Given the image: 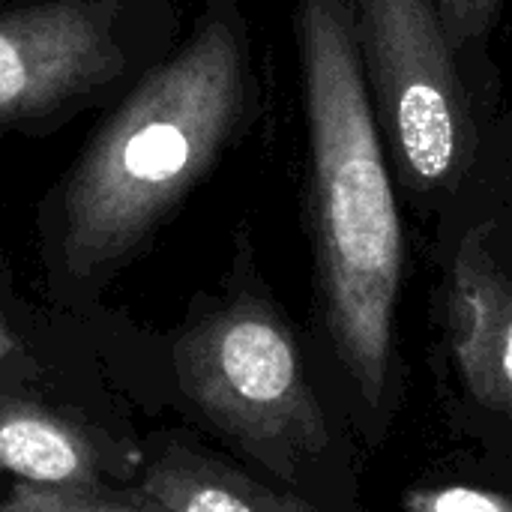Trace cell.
<instances>
[{
	"instance_id": "cell-10",
	"label": "cell",
	"mask_w": 512,
	"mask_h": 512,
	"mask_svg": "<svg viewBox=\"0 0 512 512\" xmlns=\"http://www.w3.org/2000/svg\"><path fill=\"white\" fill-rule=\"evenodd\" d=\"M405 512H512V492L489 483H414L402 495Z\"/></svg>"
},
{
	"instance_id": "cell-11",
	"label": "cell",
	"mask_w": 512,
	"mask_h": 512,
	"mask_svg": "<svg viewBox=\"0 0 512 512\" xmlns=\"http://www.w3.org/2000/svg\"><path fill=\"white\" fill-rule=\"evenodd\" d=\"M0 512H135L126 507L105 504L93 498V492L72 489H42V486H18L3 504Z\"/></svg>"
},
{
	"instance_id": "cell-12",
	"label": "cell",
	"mask_w": 512,
	"mask_h": 512,
	"mask_svg": "<svg viewBox=\"0 0 512 512\" xmlns=\"http://www.w3.org/2000/svg\"><path fill=\"white\" fill-rule=\"evenodd\" d=\"M3 375H27L30 378V375H36V363L0 309V381H3Z\"/></svg>"
},
{
	"instance_id": "cell-4",
	"label": "cell",
	"mask_w": 512,
	"mask_h": 512,
	"mask_svg": "<svg viewBox=\"0 0 512 512\" xmlns=\"http://www.w3.org/2000/svg\"><path fill=\"white\" fill-rule=\"evenodd\" d=\"M429 375L465 471L512 492V168L486 174L426 231Z\"/></svg>"
},
{
	"instance_id": "cell-13",
	"label": "cell",
	"mask_w": 512,
	"mask_h": 512,
	"mask_svg": "<svg viewBox=\"0 0 512 512\" xmlns=\"http://www.w3.org/2000/svg\"><path fill=\"white\" fill-rule=\"evenodd\" d=\"M489 150H492V156L501 165L512 168V105L504 108L501 117L492 123V129H489Z\"/></svg>"
},
{
	"instance_id": "cell-5",
	"label": "cell",
	"mask_w": 512,
	"mask_h": 512,
	"mask_svg": "<svg viewBox=\"0 0 512 512\" xmlns=\"http://www.w3.org/2000/svg\"><path fill=\"white\" fill-rule=\"evenodd\" d=\"M366 93L402 210L426 231L492 165L435 0H351Z\"/></svg>"
},
{
	"instance_id": "cell-6",
	"label": "cell",
	"mask_w": 512,
	"mask_h": 512,
	"mask_svg": "<svg viewBox=\"0 0 512 512\" xmlns=\"http://www.w3.org/2000/svg\"><path fill=\"white\" fill-rule=\"evenodd\" d=\"M126 0H21L0 6V132L48 126L129 66Z\"/></svg>"
},
{
	"instance_id": "cell-2",
	"label": "cell",
	"mask_w": 512,
	"mask_h": 512,
	"mask_svg": "<svg viewBox=\"0 0 512 512\" xmlns=\"http://www.w3.org/2000/svg\"><path fill=\"white\" fill-rule=\"evenodd\" d=\"M261 108L237 0H207L189 39L117 102L60 183V258L75 282L126 264L249 132Z\"/></svg>"
},
{
	"instance_id": "cell-3",
	"label": "cell",
	"mask_w": 512,
	"mask_h": 512,
	"mask_svg": "<svg viewBox=\"0 0 512 512\" xmlns=\"http://www.w3.org/2000/svg\"><path fill=\"white\" fill-rule=\"evenodd\" d=\"M234 273L228 297L174 348L186 399L285 489L333 512H360L351 438L330 420L246 240L237 243Z\"/></svg>"
},
{
	"instance_id": "cell-9",
	"label": "cell",
	"mask_w": 512,
	"mask_h": 512,
	"mask_svg": "<svg viewBox=\"0 0 512 512\" xmlns=\"http://www.w3.org/2000/svg\"><path fill=\"white\" fill-rule=\"evenodd\" d=\"M507 3L510 0H435L459 69L489 123L504 111V75L495 60V33Z\"/></svg>"
},
{
	"instance_id": "cell-1",
	"label": "cell",
	"mask_w": 512,
	"mask_h": 512,
	"mask_svg": "<svg viewBox=\"0 0 512 512\" xmlns=\"http://www.w3.org/2000/svg\"><path fill=\"white\" fill-rule=\"evenodd\" d=\"M294 33L318 333L348 429L381 450L399 429L411 381L399 339L408 264L402 204L366 93L351 0H297Z\"/></svg>"
},
{
	"instance_id": "cell-7",
	"label": "cell",
	"mask_w": 512,
	"mask_h": 512,
	"mask_svg": "<svg viewBox=\"0 0 512 512\" xmlns=\"http://www.w3.org/2000/svg\"><path fill=\"white\" fill-rule=\"evenodd\" d=\"M0 471L27 486L93 492L105 468L81 423L6 390L0 381Z\"/></svg>"
},
{
	"instance_id": "cell-8",
	"label": "cell",
	"mask_w": 512,
	"mask_h": 512,
	"mask_svg": "<svg viewBox=\"0 0 512 512\" xmlns=\"http://www.w3.org/2000/svg\"><path fill=\"white\" fill-rule=\"evenodd\" d=\"M144 498L159 512H333L294 489L258 483L186 450H168L150 465Z\"/></svg>"
}]
</instances>
